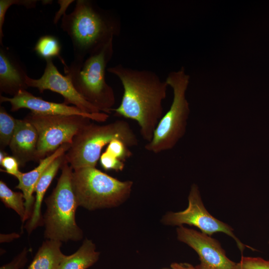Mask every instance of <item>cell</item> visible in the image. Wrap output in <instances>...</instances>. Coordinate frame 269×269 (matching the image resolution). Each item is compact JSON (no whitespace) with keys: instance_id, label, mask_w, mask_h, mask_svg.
Wrapping results in <instances>:
<instances>
[{"instance_id":"cell-1","label":"cell","mask_w":269,"mask_h":269,"mask_svg":"<svg viewBox=\"0 0 269 269\" xmlns=\"http://www.w3.org/2000/svg\"><path fill=\"white\" fill-rule=\"evenodd\" d=\"M107 71L120 80L124 93L120 105L112 111L115 115L134 120L143 139L150 141L163 116V100L168 85L154 72L118 64Z\"/></svg>"},{"instance_id":"cell-2","label":"cell","mask_w":269,"mask_h":269,"mask_svg":"<svg viewBox=\"0 0 269 269\" xmlns=\"http://www.w3.org/2000/svg\"><path fill=\"white\" fill-rule=\"evenodd\" d=\"M61 28L71 40L76 60L100 50L120 31L113 15L88 0H76L73 10L62 17Z\"/></svg>"},{"instance_id":"cell-3","label":"cell","mask_w":269,"mask_h":269,"mask_svg":"<svg viewBox=\"0 0 269 269\" xmlns=\"http://www.w3.org/2000/svg\"><path fill=\"white\" fill-rule=\"evenodd\" d=\"M114 53L113 39L100 50L83 60L73 59L69 65L62 63L66 75L77 91L100 112L110 114L116 102L113 88L106 82L107 64Z\"/></svg>"},{"instance_id":"cell-4","label":"cell","mask_w":269,"mask_h":269,"mask_svg":"<svg viewBox=\"0 0 269 269\" xmlns=\"http://www.w3.org/2000/svg\"><path fill=\"white\" fill-rule=\"evenodd\" d=\"M61 167L62 172L56 186L45 201L44 236L47 239L61 242L77 241L82 239L83 232L75 220L79 206L72 186L73 170L65 157Z\"/></svg>"},{"instance_id":"cell-5","label":"cell","mask_w":269,"mask_h":269,"mask_svg":"<svg viewBox=\"0 0 269 269\" xmlns=\"http://www.w3.org/2000/svg\"><path fill=\"white\" fill-rule=\"evenodd\" d=\"M114 139L122 140L129 147L138 144L136 135L126 121L101 125L90 123L74 136L65 158L73 170L95 167L103 148Z\"/></svg>"},{"instance_id":"cell-6","label":"cell","mask_w":269,"mask_h":269,"mask_svg":"<svg viewBox=\"0 0 269 269\" xmlns=\"http://www.w3.org/2000/svg\"><path fill=\"white\" fill-rule=\"evenodd\" d=\"M73 190L79 206L89 210L119 205L130 196L133 182L120 181L97 169L73 170Z\"/></svg>"},{"instance_id":"cell-7","label":"cell","mask_w":269,"mask_h":269,"mask_svg":"<svg viewBox=\"0 0 269 269\" xmlns=\"http://www.w3.org/2000/svg\"><path fill=\"white\" fill-rule=\"evenodd\" d=\"M189 79L183 67L168 74L165 81L173 90V101L159 122L152 139L145 145L147 151L157 154L170 150L184 135L190 113L185 96Z\"/></svg>"},{"instance_id":"cell-8","label":"cell","mask_w":269,"mask_h":269,"mask_svg":"<svg viewBox=\"0 0 269 269\" xmlns=\"http://www.w3.org/2000/svg\"><path fill=\"white\" fill-rule=\"evenodd\" d=\"M24 119L35 128L38 135L35 161L44 158L63 144H71L74 136L91 120L80 116L42 115L32 112Z\"/></svg>"},{"instance_id":"cell-9","label":"cell","mask_w":269,"mask_h":269,"mask_svg":"<svg viewBox=\"0 0 269 269\" xmlns=\"http://www.w3.org/2000/svg\"><path fill=\"white\" fill-rule=\"evenodd\" d=\"M187 208L180 212H168L162 218V222L168 225L182 226L188 224L194 226L208 236L217 232H222L231 237L236 241L243 253L245 246L233 232L228 224L212 216L206 209L202 201L198 187L193 184L188 197Z\"/></svg>"},{"instance_id":"cell-10","label":"cell","mask_w":269,"mask_h":269,"mask_svg":"<svg viewBox=\"0 0 269 269\" xmlns=\"http://www.w3.org/2000/svg\"><path fill=\"white\" fill-rule=\"evenodd\" d=\"M176 232L178 240L198 254L201 264L196 269H239L238 263L230 260L220 243L210 236L182 226Z\"/></svg>"},{"instance_id":"cell-11","label":"cell","mask_w":269,"mask_h":269,"mask_svg":"<svg viewBox=\"0 0 269 269\" xmlns=\"http://www.w3.org/2000/svg\"><path fill=\"white\" fill-rule=\"evenodd\" d=\"M45 61L44 72L40 78H26L28 87L36 88L40 93L47 90L56 92L63 97L64 103L72 104L85 113L95 114L101 112L80 94L68 76L59 72L52 59Z\"/></svg>"},{"instance_id":"cell-12","label":"cell","mask_w":269,"mask_h":269,"mask_svg":"<svg viewBox=\"0 0 269 269\" xmlns=\"http://www.w3.org/2000/svg\"><path fill=\"white\" fill-rule=\"evenodd\" d=\"M0 102L9 103L12 112L16 111L21 108H26L29 109L32 112L42 115L80 116L98 122H104L109 118V115L105 113L87 114L75 106H70L64 102L57 103L45 101L40 97L33 95L26 90L19 91L11 98L0 95Z\"/></svg>"},{"instance_id":"cell-13","label":"cell","mask_w":269,"mask_h":269,"mask_svg":"<svg viewBox=\"0 0 269 269\" xmlns=\"http://www.w3.org/2000/svg\"><path fill=\"white\" fill-rule=\"evenodd\" d=\"M28 75L21 61L8 48H0V92L14 96L19 91L26 90Z\"/></svg>"},{"instance_id":"cell-14","label":"cell","mask_w":269,"mask_h":269,"mask_svg":"<svg viewBox=\"0 0 269 269\" xmlns=\"http://www.w3.org/2000/svg\"><path fill=\"white\" fill-rule=\"evenodd\" d=\"M38 135L35 128L28 121L17 120L16 129L9 144V148L19 165L35 160Z\"/></svg>"},{"instance_id":"cell-15","label":"cell","mask_w":269,"mask_h":269,"mask_svg":"<svg viewBox=\"0 0 269 269\" xmlns=\"http://www.w3.org/2000/svg\"><path fill=\"white\" fill-rule=\"evenodd\" d=\"M70 145L71 144L69 143L62 144L52 154L40 159L38 165L34 169L26 173L20 172L16 177L18 180V184L16 188L22 191L24 197L25 220L31 217L32 213L33 205L35 202L33 193L38 180L51 162L57 157L64 154Z\"/></svg>"},{"instance_id":"cell-16","label":"cell","mask_w":269,"mask_h":269,"mask_svg":"<svg viewBox=\"0 0 269 269\" xmlns=\"http://www.w3.org/2000/svg\"><path fill=\"white\" fill-rule=\"evenodd\" d=\"M64 154L57 157L46 168L35 187L34 192H36V196L33 211L25 227L29 234L42 222L41 207L44 196L59 168L61 167L64 159Z\"/></svg>"},{"instance_id":"cell-17","label":"cell","mask_w":269,"mask_h":269,"mask_svg":"<svg viewBox=\"0 0 269 269\" xmlns=\"http://www.w3.org/2000/svg\"><path fill=\"white\" fill-rule=\"evenodd\" d=\"M61 245L57 240L43 242L28 269H57L66 256L61 251Z\"/></svg>"},{"instance_id":"cell-18","label":"cell","mask_w":269,"mask_h":269,"mask_svg":"<svg viewBox=\"0 0 269 269\" xmlns=\"http://www.w3.org/2000/svg\"><path fill=\"white\" fill-rule=\"evenodd\" d=\"M99 255L95 244L86 239L75 253L65 256L57 269H87L97 262Z\"/></svg>"},{"instance_id":"cell-19","label":"cell","mask_w":269,"mask_h":269,"mask_svg":"<svg viewBox=\"0 0 269 269\" xmlns=\"http://www.w3.org/2000/svg\"><path fill=\"white\" fill-rule=\"evenodd\" d=\"M0 198L4 205L15 211L20 217L22 223L25 221V200L23 194L14 192L2 181H0Z\"/></svg>"},{"instance_id":"cell-20","label":"cell","mask_w":269,"mask_h":269,"mask_svg":"<svg viewBox=\"0 0 269 269\" xmlns=\"http://www.w3.org/2000/svg\"><path fill=\"white\" fill-rule=\"evenodd\" d=\"M36 54L45 60L59 57L62 62L64 60L60 56L61 45L58 39L51 35L41 36L33 49Z\"/></svg>"},{"instance_id":"cell-21","label":"cell","mask_w":269,"mask_h":269,"mask_svg":"<svg viewBox=\"0 0 269 269\" xmlns=\"http://www.w3.org/2000/svg\"><path fill=\"white\" fill-rule=\"evenodd\" d=\"M17 124L15 119L9 115L4 108L0 107V143L1 147L9 146L14 133Z\"/></svg>"},{"instance_id":"cell-22","label":"cell","mask_w":269,"mask_h":269,"mask_svg":"<svg viewBox=\"0 0 269 269\" xmlns=\"http://www.w3.org/2000/svg\"><path fill=\"white\" fill-rule=\"evenodd\" d=\"M37 0H0V44L2 45L3 37V25L4 22L6 12L12 5L24 6L27 8L35 7Z\"/></svg>"},{"instance_id":"cell-23","label":"cell","mask_w":269,"mask_h":269,"mask_svg":"<svg viewBox=\"0 0 269 269\" xmlns=\"http://www.w3.org/2000/svg\"><path fill=\"white\" fill-rule=\"evenodd\" d=\"M105 151L124 162L133 154L129 147L118 139H113L107 145Z\"/></svg>"},{"instance_id":"cell-24","label":"cell","mask_w":269,"mask_h":269,"mask_svg":"<svg viewBox=\"0 0 269 269\" xmlns=\"http://www.w3.org/2000/svg\"><path fill=\"white\" fill-rule=\"evenodd\" d=\"M99 160L102 167L106 170L121 171L125 167L124 161L106 151L101 153Z\"/></svg>"},{"instance_id":"cell-25","label":"cell","mask_w":269,"mask_h":269,"mask_svg":"<svg viewBox=\"0 0 269 269\" xmlns=\"http://www.w3.org/2000/svg\"><path fill=\"white\" fill-rule=\"evenodd\" d=\"M239 269H269V261L261 258L242 257Z\"/></svg>"},{"instance_id":"cell-26","label":"cell","mask_w":269,"mask_h":269,"mask_svg":"<svg viewBox=\"0 0 269 269\" xmlns=\"http://www.w3.org/2000/svg\"><path fill=\"white\" fill-rule=\"evenodd\" d=\"M0 164L5 169V172L15 177L20 172L19 170V164L13 156H6Z\"/></svg>"},{"instance_id":"cell-27","label":"cell","mask_w":269,"mask_h":269,"mask_svg":"<svg viewBox=\"0 0 269 269\" xmlns=\"http://www.w3.org/2000/svg\"><path fill=\"white\" fill-rule=\"evenodd\" d=\"M28 250L25 248L22 251L17 255L10 262L0 268V269H20L24 266L27 262Z\"/></svg>"},{"instance_id":"cell-28","label":"cell","mask_w":269,"mask_h":269,"mask_svg":"<svg viewBox=\"0 0 269 269\" xmlns=\"http://www.w3.org/2000/svg\"><path fill=\"white\" fill-rule=\"evenodd\" d=\"M74 1L73 0H59L57 2L60 4V8L56 12L54 17L53 22L57 23L61 17H63L66 13V9L69 5Z\"/></svg>"},{"instance_id":"cell-29","label":"cell","mask_w":269,"mask_h":269,"mask_svg":"<svg viewBox=\"0 0 269 269\" xmlns=\"http://www.w3.org/2000/svg\"><path fill=\"white\" fill-rule=\"evenodd\" d=\"M171 266L173 269H193V266L187 263H173Z\"/></svg>"},{"instance_id":"cell-30","label":"cell","mask_w":269,"mask_h":269,"mask_svg":"<svg viewBox=\"0 0 269 269\" xmlns=\"http://www.w3.org/2000/svg\"><path fill=\"white\" fill-rule=\"evenodd\" d=\"M8 238H0V242H4V241H7L9 242L12 240L14 238H16L18 237V234H8L7 235Z\"/></svg>"},{"instance_id":"cell-31","label":"cell","mask_w":269,"mask_h":269,"mask_svg":"<svg viewBox=\"0 0 269 269\" xmlns=\"http://www.w3.org/2000/svg\"><path fill=\"white\" fill-rule=\"evenodd\" d=\"M6 156H7L6 152L1 149L0 151V163Z\"/></svg>"},{"instance_id":"cell-32","label":"cell","mask_w":269,"mask_h":269,"mask_svg":"<svg viewBox=\"0 0 269 269\" xmlns=\"http://www.w3.org/2000/svg\"><path fill=\"white\" fill-rule=\"evenodd\" d=\"M193 269H196L195 267H193Z\"/></svg>"},{"instance_id":"cell-33","label":"cell","mask_w":269,"mask_h":269,"mask_svg":"<svg viewBox=\"0 0 269 269\" xmlns=\"http://www.w3.org/2000/svg\"></svg>"}]
</instances>
